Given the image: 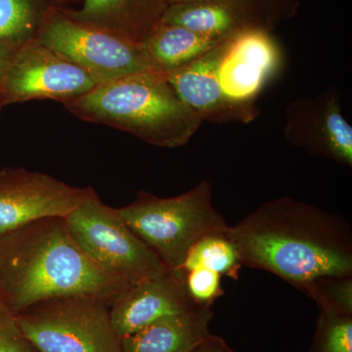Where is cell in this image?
<instances>
[{
	"instance_id": "cell-1",
	"label": "cell",
	"mask_w": 352,
	"mask_h": 352,
	"mask_svg": "<svg viewBox=\"0 0 352 352\" xmlns=\"http://www.w3.org/2000/svg\"><path fill=\"white\" fill-rule=\"evenodd\" d=\"M243 264L302 288L322 276H352L349 221L305 201H266L229 227Z\"/></svg>"
},
{
	"instance_id": "cell-2",
	"label": "cell",
	"mask_w": 352,
	"mask_h": 352,
	"mask_svg": "<svg viewBox=\"0 0 352 352\" xmlns=\"http://www.w3.org/2000/svg\"><path fill=\"white\" fill-rule=\"evenodd\" d=\"M126 289L85 256L65 217L34 220L0 236V305L14 315L60 296L112 302Z\"/></svg>"
},
{
	"instance_id": "cell-3",
	"label": "cell",
	"mask_w": 352,
	"mask_h": 352,
	"mask_svg": "<svg viewBox=\"0 0 352 352\" xmlns=\"http://www.w3.org/2000/svg\"><path fill=\"white\" fill-rule=\"evenodd\" d=\"M64 106L78 119L115 127L161 148L186 145L203 124L156 71L98 83Z\"/></svg>"
},
{
	"instance_id": "cell-4",
	"label": "cell",
	"mask_w": 352,
	"mask_h": 352,
	"mask_svg": "<svg viewBox=\"0 0 352 352\" xmlns=\"http://www.w3.org/2000/svg\"><path fill=\"white\" fill-rule=\"evenodd\" d=\"M118 210L170 271L182 267L190 250L201 238L226 232L230 227L214 207L212 186L207 179L173 198L138 192L135 200Z\"/></svg>"
},
{
	"instance_id": "cell-5",
	"label": "cell",
	"mask_w": 352,
	"mask_h": 352,
	"mask_svg": "<svg viewBox=\"0 0 352 352\" xmlns=\"http://www.w3.org/2000/svg\"><path fill=\"white\" fill-rule=\"evenodd\" d=\"M65 219L72 237L85 256L126 288L168 270L127 226L118 208L104 204L96 192Z\"/></svg>"
},
{
	"instance_id": "cell-6",
	"label": "cell",
	"mask_w": 352,
	"mask_h": 352,
	"mask_svg": "<svg viewBox=\"0 0 352 352\" xmlns=\"http://www.w3.org/2000/svg\"><path fill=\"white\" fill-rule=\"evenodd\" d=\"M110 303L91 296H60L15 316L38 352H122Z\"/></svg>"
},
{
	"instance_id": "cell-7",
	"label": "cell",
	"mask_w": 352,
	"mask_h": 352,
	"mask_svg": "<svg viewBox=\"0 0 352 352\" xmlns=\"http://www.w3.org/2000/svg\"><path fill=\"white\" fill-rule=\"evenodd\" d=\"M34 38L98 83L152 71L142 44L82 24L63 8H48Z\"/></svg>"
},
{
	"instance_id": "cell-8",
	"label": "cell",
	"mask_w": 352,
	"mask_h": 352,
	"mask_svg": "<svg viewBox=\"0 0 352 352\" xmlns=\"http://www.w3.org/2000/svg\"><path fill=\"white\" fill-rule=\"evenodd\" d=\"M89 74L60 56L36 38L20 44L2 80L6 107L32 100L67 103L94 89Z\"/></svg>"
},
{
	"instance_id": "cell-9",
	"label": "cell",
	"mask_w": 352,
	"mask_h": 352,
	"mask_svg": "<svg viewBox=\"0 0 352 352\" xmlns=\"http://www.w3.org/2000/svg\"><path fill=\"white\" fill-rule=\"evenodd\" d=\"M46 173L25 168L0 170V236L45 217H66L94 193Z\"/></svg>"
},
{
	"instance_id": "cell-10",
	"label": "cell",
	"mask_w": 352,
	"mask_h": 352,
	"mask_svg": "<svg viewBox=\"0 0 352 352\" xmlns=\"http://www.w3.org/2000/svg\"><path fill=\"white\" fill-rule=\"evenodd\" d=\"M285 138L317 157L352 166V127L342 113L337 95L328 91L300 99L287 109Z\"/></svg>"
},
{
	"instance_id": "cell-11",
	"label": "cell",
	"mask_w": 352,
	"mask_h": 352,
	"mask_svg": "<svg viewBox=\"0 0 352 352\" xmlns=\"http://www.w3.org/2000/svg\"><path fill=\"white\" fill-rule=\"evenodd\" d=\"M281 64V51L270 31L245 30L229 41L219 68L220 87L234 103L254 105Z\"/></svg>"
},
{
	"instance_id": "cell-12",
	"label": "cell",
	"mask_w": 352,
	"mask_h": 352,
	"mask_svg": "<svg viewBox=\"0 0 352 352\" xmlns=\"http://www.w3.org/2000/svg\"><path fill=\"white\" fill-rule=\"evenodd\" d=\"M228 43L219 44L186 66L162 74L180 100L203 122L249 124L258 117V108L234 103L220 87L219 68Z\"/></svg>"
},
{
	"instance_id": "cell-13",
	"label": "cell",
	"mask_w": 352,
	"mask_h": 352,
	"mask_svg": "<svg viewBox=\"0 0 352 352\" xmlns=\"http://www.w3.org/2000/svg\"><path fill=\"white\" fill-rule=\"evenodd\" d=\"M200 307L191 300L182 270H166L129 287L110 303V317L122 339L168 315Z\"/></svg>"
},
{
	"instance_id": "cell-14",
	"label": "cell",
	"mask_w": 352,
	"mask_h": 352,
	"mask_svg": "<svg viewBox=\"0 0 352 352\" xmlns=\"http://www.w3.org/2000/svg\"><path fill=\"white\" fill-rule=\"evenodd\" d=\"M162 22L179 25L201 38L222 43L252 28L270 32L278 20L264 7L250 0H205L168 6Z\"/></svg>"
},
{
	"instance_id": "cell-15",
	"label": "cell",
	"mask_w": 352,
	"mask_h": 352,
	"mask_svg": "<svg viewBox=\"0 0 352 352\" xmlns=\"http://www.w3.org/2000/svg\"><path fill=\"white\" fill-rule=\"evenodd\" d=\"M78 9L63 8L73 19L143 43L163 21L166 0H82Z\"/></svg>"
},
{
	"instance_id": "cell-16",
	"label": "cell",
	"mask_w": 352,
	"mask_h": 352,
	"mask_svg": "<svg viewBox=\"0 0 352 352\" xmlns=\"http://www.w3.org/2000/svg\"><path fill=\"white\" fill-rule=\"evenodd\" d=\"M212 307L168 315L122 339V352H193L210 335Z\"/></svg>"
},
{
	"instance_id": "cell-17",
	"label": "cell",
	"mask_w": 352,
	"mask_h": 352,
	"mask_svg": "<svg viewBox=\"0 0 352 352\" xmlns=\"http://www.w3.org/2000/svg\"><path fill=\"white\" fill-rule=\"evenodd\" d=\"M141 44L152 71L166 73L195 61L220 43L179 25L161 22Z\"/></svg>"
},
{
	"instance_id": "cell-18",
	"label": "cell",
	"mask_w": 352,
	"mask_h": 352,
	"mask_svg": "<svg viewBox=\"0 0 352 352\" xmlns=\"http://www.w3.org/2000/svg\"><path fill=\"white\" fill-rule=\"evenodd\" d=\"M226 232L205 236L190 250L187 258L179 270L203 267L214 271L221 276L239 279L242 270V258L237 245Z\"/></svg>"
},
{
	"instance_id": "cell-19",
	"label": "cell",
	"mask_w": 352,
	"mask_h": 352,
	"mask_svg": "<svg viewBox=\"0 0 352 352\" xmlns=\"http://www.w3.org/2000/svg\"><path fill=\"white\" fill-rule=\"evenodd\" d=\"M50 7L46 0H0V39L21 44L36 38Z\"/></svg>"
},
{
	"instance_id": "cell-20",
	"label": "cell",
	"mask_w": 352,
	"mask_h": 352,
	"mask_svg": "<svg viewBox=\"0 0 352 352\" xmlns=\"http://www.w3.org/2000/svg\"><path fill=\"white\" fill-rule=\"evenodd\" d=\"M308 352H352V315L319 309Z\"/></svg>"
},
{
	"instance_id": "cell-21",
	"label": "cell",
	"mask_w": 352,
	"mask_h": 352,
	"mask_svg": "<svg viewBox=\"0 0 352 352\" xmlns=\"http://www.w3.org/2000/svg\"><path fill=\"white\" fill-rule=\"evenodd\" d=\"M298 291L319 309L352 315V276H322L303 285Z\"/></svg>"
},
{
	"instance_id": "cell-22",
	"label": "cell",
	"mask_w": 352,
	"mask_h": 352,
	"mask_svg": "<svg viewBox=\"0 0 352 352\" xmlns=\"http://www.w3.org/2000/svg\"><path fill=\"white\" fill-rule=\"evenodd\" d=\"M182 272L188 295L198 307H212L215 300L224 296L222 276L219 273L203 267Z\"/></svg>"
},
{
	"instance_id": "cell-23",
	"label": "cell",
	"mask_w": 352,
	"mask_h": 352,
	"mask_svg": "<svg viewBox=\"0 0 352 352\" xmlns=\"http://www.w3.org/2000/svg\"><path fill=\"white\" fill-rule=\"evenodd\" d=\"M0 352H38L12 312L0 305Z\"/></svg>"
},
{
	"instance_id": "cell-24",
	"label": "cell",
	"mask_w": 352,
	"mask_h": 352,
	"mask_svg": "<svg viewBox=\"0 0 352 352\" xmlns=\"http://www.w3.org/2000/svg\"><path fill=\"white\" fill-rule=\"evenodd\" d=\"M19 45L20 44L8 43V41L0 39V113L6 108L3 96H2V80H3L7 66Z\"/></svg>"
},
{
	"instance_id": "cell-25",
	"label": "cell",
	"mask_w": 352,
	"mask_h": 352,
	"mask_svg": "<svg viewBox=\"0 0 352 352\" xmlns=\"http://www.w3.org/2000/svg\"><path fill=\"white\" fill-rule=\"evenodd\" d=\"M193 352H235L227 344L226 340L219 336H210L196 347Z\"/></svg>"
},
{
	"instance_id": "cell-26",
	"label": "cell",
	"mask_w": 352,
	"mask_h": 352,
	"mask_svg": "<svg viewBox=\"0 0 352 352\" xmlns=\"http://www.w3.org/2000/svg\"><path fill=\"white\" fill-rule=\"evenodd\" d=\"M51 7L57 8H69L71 4H75L80 0H46Z\"/></svg>"
},
{
	"instance_id": "cell-27",
	"label": "cell",
	"mask_w": 352,
	"mask_h": 352,
	"mask_svg": "<svg viewBox=\"0 0 352 352\" xmlns=\"http://www.w3.org/2000/svg\"><path fill=\"white\" fill-rule=\"evenodd\" d=\"M259 1L263 2L264 6L268 7L271 11H273L275 14H277L280 17V13L277 12L276 8L278 7V0H259Z\"/></svg>"
},
{
	"instance_id": "cell-28",
	"label": "cell",
	"mask_w": 352,
	"mask_h": 352,
	"mask_svg": "<svg viewBox=\"0 0 352 352\" xmlns=\"http://www.w3.org/2000/svg\"><path fill=\"white\" fill-rule=\"evenodd\" d=\"M205 1V0H166L168 6L173 4L191 3V2Z\"/></svg>"
},
{
	"instance_id": "cell-29",
	"label": "cell",
	"mask_w": 352,
	"mask_h": 352,
	"mask_svg": "<svg viewBox=\"0 0 352 352\" xmlns=\"http://www.w3.org/2000/svg\"><path fill=\"white\" fill-rule=\"evenodd\" d=\"M250 1L256 2V3L259 4V6H261L264 7V8H265L266 10L270 11V12L271 14H272V15L274 16V17H276L278 20H280L279 16L276 15V14L273 12V11H271L270 9L268 8V7H266L265 6H264L263 2L259 1V0H250Z\"/></svg>"
}]
</instances>
